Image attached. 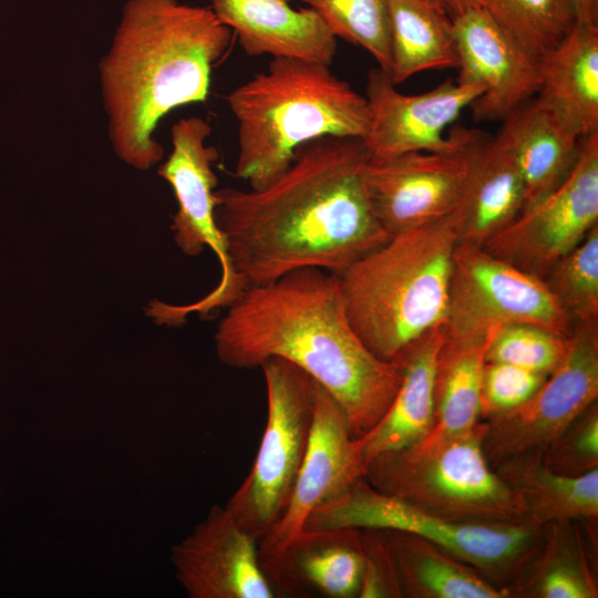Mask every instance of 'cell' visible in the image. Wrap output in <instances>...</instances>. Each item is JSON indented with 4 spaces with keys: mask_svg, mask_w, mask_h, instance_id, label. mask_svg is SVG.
<instances>
[{
    "mask_svg": "<svg viewBox=\"0 0 598 598\" xmlns=\"http://www.w3.org/2000/svg\"><path fill=\"white\" fill-rule=\"evenodd\" d=\"M362 140L302 144L287 171L260 189L215 192V217L244 289L301 268L340 276L390 239L365 189Z\"/></svg>",
    "mask_w": 598,
    "mask_h": 598,
    "instance_id": "1",
    "label": "cell"
},
{
    "mask_svg": "<svg viewBox=\"0 0 598 598\" xmlns=\"http://www.w3.org/2000/svg\"><path fill=\"white\" fill-rule=\"evenodd\" d=\"M215 344L235 369L280 358L305 371L338 402L353 437L380 421L402 380L400 364L375 357L353 330L339 277L318 268L247 288L227 307Z\"/></svg>",
    "mask_w": 598,
    "mask_h": 598,
    "instance_id": "2",
    "label": "cell"
},
{
    "mask_svg": "<svg viewBox=\"0 0 598 598\" xmlns=\"http://www.w3.org/2000/svg\"><path fill=\"white\" fill-rule=\"evenodd\" d=\"M231 30L208 7L128 0L99 64L109 138L115 154L146 171L162 161L154 133L173 110L205 102L212 70Z\"/></svg>",
    "mask_w": 598,
    "mask_h": 598,
    "instance_id": "3",
    "label": "cell"
},
{
    "mask_svg": "<svg viewBox=\"0 0 598 598\" xmlns=\"http://www.w3.org/2000/svg\"><path fill=\"white\" fill-rule=\"evenodd\" d=\"M227 103L238 128L235 175L251 189L279 178L302 144L324 136L363 141L370 125L365 96L329 65L300 59H272Z\"/></svg>",
    "mask_w": 598,
    "mask_h": 598,
    "instance_id": "4",
    "label": "cell"
},
{
    "mask_svg": "<svg viewBox=\"0 0 598 598\" xmlns=\"http://www.w3.org/2000/svg\"><path fill=\"white\" fill-rule=\"evenodd\" d=\"M457 243L451 215L391 236L338 276L350 323L375 357L394 361L445 324Z\"/></svg>",
    "mask_w": 598,
    "mask_h": 598,
    "instance_id": "5",
    "label": "cell"
},
{
    "mask_svg": "<svg viewBox=\"0 0 598 598\" xmlns=\"http://www.w3.org/2000/svg\"><path fill=\"white\" fill-rule=\"evenodd\" d=\"M483 433L480 423L425 452L408 448L379 455L367 464L364 477L383 493L450 519L528 524L519 495L492 471Z\"/></svg>",
    "mask_w": 598,
    "mask_h": 598,
    "instance_id": "6",
    "label": "cell"
},
{
    "mask_svg": "<svg viewBox=\"0 0 598 598\" xmlns=\"http://www.w3.org/2000/svg\"><path fill=\"white\" fill-rule=\"evenodd\" d=\"M332 528L411 534L461 561L497 573L513 567L532 549L539 527L450 519L383 493L362 477L339 496L317 507L305 530Z\"/></svg>",
    "mask_w": 598,
    "mask_h": 598,
    "instance_id": "7",
    "label": "cell"
},
{
    "mask_svg": "<svg viewBox=\"0 0 598 598\" xmlns=\"http://www.w3.org/2000/svg\"><path fill=\"white\" fill-rule=\"evenodd\" d=\"M267 422L250 472L226 508L258 543L283 512L303 462L315 417L317 382L295 364L262 362Z\"/></svg>",
    "mask_w": 598,
    "mask_h": 598,
    "instance_id": "8",
    "label": "cell"
},
{
    "mask_svg": "<svg viewBox=\"0 0 598 598\" xmlns=\"http://www.w3.org/2000/svg\"><path fill=\"white\" fill-rule=\"evenodd\" d=\"M210 132L209 124L198 116L176 122L171 131L172 152L158 167V175L171 185L177 200L172 224L177 246L188 256H197L209 247L220 264V279L207 296L193 303L172 306L157 300L153 316L158 323L179 324L190 312L208 316L230 306L245 291L231 270L215 217L218 179L213 165L218 153L206 144Z\"/></svg>",
    "mask_w": 598,
    "mask_h": 598,
    "instance_id": "9",
    "label": "cell"
},
{
    "mask_svg": "<svg viewBox=\"0 0 598 598\" xmlns=\"http://www.w3.org/2000/svg\"><path fill=\"white\" fill-rule=\"evenodd\" d=\"M450 135L443 150L368 158V198L390 236L446 218L458 207L489 138L466 127H455Z\"/></svg>",
    "mask_w": 598,
    "mask_h": 598,
    "instance_id": "10",
    "label": "cell"
},
{
    "mask_svg": "<svg viewBox=\"0 0 598 598\" xmlns=\"http://www.w3.org/2000/svg\"><path fill=\"white\" fill-rule=\"evenodd\" d=\"M598 396V320L576 323L560 363L522 405L488 419V462L544 454Z\"/></svg>",
    "mask_w": 598,
    "mask_h": 598,
    "instance_id": "11",
    "label": "cell"
},
{
    "mask_svg": "<svg viewBox=\"0 0 598 598\" xmlns=\"http://www.w3.org/2000/svg\"><path fill=\"white\" fill-rule=\"evenodd\" d=\"M507 323L536 324L566 336L574 326L543 279L482 246L457 243L450 280L447 334L483 336Z\"/></svg>",
    "mask_w": 598,
    "mask_h": 598,
    "instance_id": "12",
    "label": "cell"
},
{
    "mask_svg": "<svg viewBox=\"0 0 598 598\" xmlns=\"http://www.w3.org/2000/svg\"><path fill=\"white\" fill-rule=\"evenodd\" d=\"M598 225V133L582 137L577 162L551 193L526 207L482 247L540 279Z\"/></svg>",
    "mask_w": 598,
    "mask_h": 598,
    "instance_id": "13",
    "label": "cell"
},
{
    "mask_svg": "<svg viewBox=\"0 0 598 598\" xmlns=\"http://www.w3.org/2000/svg\"><path fill=\"white\" fill-rule=\"evenodd\" d=\"M364 475L365 464L342 409L317 383L313 424L303 462L283 512L258 543L261 567L269 581L305 532L313 511Z\"/></svg>",
    "mask_w": 598,
    "mask_h": 598,
    "instance_id": "14",
    "label": "cell"
},
{
    "mask_svg": "<svg viewBox=\"0 0 598 598\" xmlns=\"http://www.w3.org/2000/svg\"><path fill=\"white\" fill-rule=\"evenodd\" d=\"M485 89L477 83L450 80L421 94H403L380 68L368 74L365 99L370 125L362 143L369 159L445 148V130Z\"/></svg>",
    "mask_w": 598,
    "mask_h": 598,
    "instance_id": "15",
    "label": "cell"
},
{
    "mask_svg": "<svg viewBox=\"0 0 598 598\" xmlns=\"http://www.w3.org/2000/svg\"><path fill=\"white\" fill-rule=\"evenodd\" d=\"M176 577L193 598H274L258 540L243 529L226 506L207 517L172 550Z\"/></svg>",
    "mask_w": 598,
    "mask_h": 598,
    "instance_id": "16",
    "label": "cell"
},
{
    "mask_svg": "<svg viewBox=\"0 0 598 598\" xmlns=\"http://www.w3.org/2000/svg\"><path fill=\"white\" fill-rule=\"evenodd\" d=\"M458 83H477L484 93L471 105L476 121L505 120L538 92L537 60L526 54L484 8L452 17Z\"/></svg>",
    "mask_w": 598,
    "mask_h": 598,
    "instance_id": "17",
    "label": "cell"
},
{
    "mask_svg": "<svg viewBox=\"0 0 598 598\" xmlns=\"http://www.w3.org/2000/svg\"><path fill=\"white\" fill-rule=\"evenodd\" d=\"M217 19L233 30L248 55L290 58L330 65L337 38L310 8L288 0H208Z\"/></svg>",
    "mask_w": 598,
    "mask_h": 598,
    "instance_id": "18",
    "label": "cell"
},
{
    "mask_svg": "<svg viewBox=\"0 0 598 598\" xmlns=\"http://www.w3.org/2000/svg\"><path fill=\"white\" fill-rule=\"evenodd\" d=\"M445 338L446 324H443L394 360L402 371L400 386L380 421L355 437L365 466L379 455L414 446L431 432L435 420L436 360Z\"/></svg>",
    "mask_w": 598,
    "mask_h": 598,
    "instance_id": "19",
    "label": "cell"
},
{
    "mask_svg": "<svg viewBox=\"0 0 598 598\" xmlns=\"http://www.w3.org/2000/svg\"><path fill=\"white\" fill-rule=\"evenodd\" d=\"M537 66L536 101L579 138L598 133V24L577 22Z\"/></svg>",
    "mask_w": 598,
    "mask_h": 598,
    "instance_id": "20",
    "label": "cell"
},
{
    "mask_svg": "<svg viewBox=\"0 0 598 598\" xmlns=\"http://www.w3.org/2000/svg\"><path fill=\"white\" fill-rule=\"evenodd\" d=\"M363 569L361 530H305L270 578L275 594H299L309 587L330 598L357 596Z\"/></svg>",
    "mask_w": 598,
    "mask_h": 598,
    "instance_id": "21",
    "label": "cell"
},
{
    "mask_svg": "<svg viewBox=\"0 0 598 598\" xmlns=\"http://www.w3.org/2000/svg\"><path fill=\"white\" fill-rule=\"evenodd\" d=\"M501 131L525 186L528 207L556 189L574 168L580 140L537 101L507 116Z\"/></svg>",
    "mask_w": 598,
    "mask_h": 598,
    "instance_id": "22",
    "label": "cell"
},
{
    "mask_svg": "<svg viewBox=\"0 0 598 598\" xmlns=\"http://www.w3.org/2000/svg\"><path fill=\"white\" fill-rule=\"evenodd\" d=\"M493 329L483 336L446 332L436 360L434 424L429 435L409 450L429 451L480 424L482 378Z\"/></svg>",
    "mask_w": 598,
    "mask_h": 598,
    "instance_id": "23",
    "label": "cell"
},
{
    "mask_svg": "<svg viewBox=\"0 0 598 598\" xmlns=\"http://www.w3.org/2000/svg\"><path fill=\"white\" fill-rule=\"evenodd\" d=\"M525 203L523 178L498 133L488 140L465 194L452 214L458 243L483 246L523 212Z\"/></svg>",
    "mask_w": 598,
    "mask_h": 598,
    "instance_id": "24",
    "label": "cell"
},
{
    "mask_svg": "<svg viewBox=\"0 0 598 598\" xmlns=\"http://www.w3.org/2000/svg\"><path fill=\"white\" fill-rule=\"evenodd\" d=\"M388 10L394 85L423 71L457 69L452 18L439 0H388Z\"/></svg>",
    "mask_w": 598,
    "mask_h": 598,
    "instance_id": "25",
    "label": "cell"
},
{
    "mask_svg": "<svg viewBox=\"0 0 598 598\" xmlns=\"http://www.w3.org/2000/svg\"><path fill=\"white\" fill-rule=\"evenodd\" d=\"M498 475L519 495L534 526L591 518L598 514V468L565 475L547 468L540 455L511 458Z\"/></svg>",
    "mask_w": 598,
    "mask_h": 598,
    "instance_id": "26",
    "label": "cell"
},
{
    "mask_svg": "<svg viewBox=\"0 0 598 598\" xmlns=\"http://www.w3.org/2000/svg\"><path fill=\"white\" fill-rule=\"evenodd\" d=\"M391 551L402 592L432 598L506 596L460 559L411 534L380 530Z\"/></svg>",
    "mask_w": 598,
    "mask_h": 598,
    "instance_id": "27",
    "label": "cell"
},
{
    "mask_svg": "<svg viewBox=\"0 0 598 598\" xmlns=\"http://www.w3.org/2000/svg\"><path fill=\"white\" fill-rule=\"evenodd\" d=\"M482 8L535 60L556 48L577 23L573 0H483Z\"/></svg>",
    "mask_w": 598,
    "mask_h": 598,
    "instance_id": "28",
    "label": "cell"
},
{
    "mask_svg": "<svg viewBox=\"0 0 598 598\" xmlns=\"http://www.w3.org/2000/svg\"><path fill=\"white\" fill-rule=\"evenodd\" d=\"M543 280L573 324L598 320V225Z\"/></svg>",
    "mask_w": 598,
    "mask_h": 598,
    "instance_id": "29",
    "label": "cell"
},
{
    "mask_svg": "<svg viewBox=\"0 0 598 598\" xmlns=\"http://www.w3.org/2000/svg\"><path fill=\"white\" fill-rule=\"evenodd\" d=\"M327 24L333 35L362 47L390 71L388 0H301Z\"/></svg>",
    "mask_w": 598,
    "mask_h": 598,
    "instance_id": "30",
    "label": "cell"
},
{
    "mask_svg": "<svg viewBox=\"0 0 598 598\" xmlns=\"http://www.w3.org/2000/svg\"><path fill=\"white\" fill-rule=\"evenodd\" d=\"M569 334L530 323L498 326L492 330L486 361L508 363L548 375L566 354Z\"/></svg>",
    "mask_w": 598,
    "mask_h": 598,
    "instance_id": "31",
    "label": "cell"
},
{
    "mask_svg": "<svg viewBox=\"0 0 598 598\" xmlns=\"http://www.w3.org/2000/svg\"><path fill=\"white\" fill-rule=\"evenodd\" d=\"M543 464L553 472L580 475L598 465V409L592 403L540 455Z\"/></svg>",
    "mask_w": 598,
    "mask_h": 598,
    "instance_id": "32",
    "label": "cell"
},
{
    "mask_svg": "<svg viewBox=\"0 0 598 598\" xmlns=\"http://www.w3.org/2000/svg\"><path fill=\"white\" fill-rule=\"evenodd\" d=\"M547 377L513 364L486 361L482 378L481 417L492 419L522 405Z\"/></svg>",
    "mask_w": 598,
    "mask_h": 598,
    "instance_id": "33",
    "label": "cell"
},
{
    "mask_svg": "<svg viewBox=\"0 0 598 598\" xmlns=\"http://www.w3.org/2000/svg\"><path fill=\"white\" fill-rule=\"evenodd\" d=\"M363 569L359 597H395L402 592L393 558L383 534L377 529H360Z\"/></svg>",
    "mask_w": 598,
    "mask_h": 598,
    "instance_id": "34",
    "label": "cell"
},
{
    "mask_svg": "<svg viewBox=\"0 0 598 598\" xmlns=\"http://www.w3.org/2000/svg\"><path fill=\"white\" fill-rule=\"evenodd\" d=\"M545 598H592L596 589L590 579L574 565L556 563L547 569L539 584Z\"/></svg>",
    "mask_w": 598,
    "mask_h": 598,
    "instance_id": "35",
    "label": "cell"
},
{
    "mask_svg": "<svg viewBox=\"0 0 598 598\" xmlns=\"http://www.w3.org/2000/svg\"><path fill=\"white\" fill-rule=\"evenodd\" d=\"M577 22L598 24V0H573Z\"/></svg>",
    "mask_w": 598,
    "mask_h": 598,
    "instance_id": "36",
    "label": "cell"
},
{
    "mask_svg": "<svg viewBox=\"0 0 598 598\" xmlns=\"http://www.w3.org/2000/svg\"><path fill=\"white\" fill-rule=\"evenodd\" d=\"M446 11L451 12V18L467 10L482 7L483 0H439Z\"/></svg>",
    "mask_w": 598,
    "mask_h": 598,
    "instance_id": "37",
    "label": "cell"
},
{
    "mask_svg": "<svg viewBox=\"0 0 598 598\" xmlns=\"http://www.w3.org/2000/svg\"><path fill=\"white\" fill-rule=\"evenodd\" d=\"M288 1H290V0H288Z\"/></svg>",
    "mask_w": 598,
    "mask_h": 598,
    "instance_id": "38",
    "label": "cell"
}]
</instances>
